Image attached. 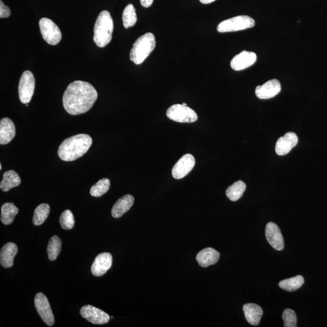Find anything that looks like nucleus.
I'll list each match as a JSON object with an SVG mask.
<instances>
[{
	"instance_id": "1",
	"label": "nucleus",
	"mask_w": 327,
	"mask_h": 327,
	"mask_svg": "<svg viewBox=\"0 0 327 327\" xmlns=\"http://www.w3.org/2000/svg\"><path fill=\"white\" fill-rule=\"evenodd\" d=\"M97 98V92L93 85L88 82L75 81L66 89L62 104L68 113L78 115L90 110Z\"/></svg>"
},
{
	"instance_id": "2",
	"label": "nucleus",
	"mask_w": 327,
	"mask_h": 327,
	"mask_svg": "<svg viewBox=\"0 0 327 327\" xmlns=\"http://www.w3.org/2000/svg\"><path fill=\"white\" fill-rule=\"evenodd\" d=\"M92 139L86 134H78L66 139L59 145L58 154L62 161H73L83 156L90 148Z\"/></svg>"
},
{
	"instance_id": "3",
	"label": "nucleus",
	"mask_w": 327,
	"mask_h": 327,
	"mask_svg": "<svg viewBox=\"0 0 327 327\" xmlns=\"http://www.w3.org/2000/svg\"><path fill=\"white\" fill-rule=\"evenodd\" d=\"M114 26L113 19L107 11H102L94 26V41L98 47L104 48L112 40Z\"/></svg>"
},
{
	"instance_id": "4",
	"label": "nucleus",
	"mask_w": 327,
	"mask_h": 327,
	"mask_svg": "<svg viewBox=\"0 0 327 327\" xmlns=\"http://www.w3.org/2000/svg\"><path fill=\"white\" fill-rule=\"evenodd\" d=\"M156 46V39L152 33L148 32L138 38L130 53V59L135 64H141L145 61Z\"/></svg>"
},
{
	"instance_id": "5",
	"label": "nucleus",
	"mask_w": 327,
	"mask_h": 327,
	"mask_svg": "<svg viewBox=\"0 0 327 327\" xmlns=\"http://www.w3.org/2000/svg\"><path fill=\"white\" fill-rule=\"evenodd\" d=\"M255 25L252 18L247 15L234 16L218 25L217 31L220 33L236 32L252 28Z\"/></svg>"
},
{
	"instance_id": "6",
	"label": "nucleus",
	"mask_w": 327,
	"mask_h": 327,
	"mask_svg": "<svg viewBox=\"0 0 327 327\" xmlns=\"http://www.w3.org/2000/svg\"><path fill=\"white\" fill-rule=\"evenodd\" d=\"M167 117L182 123H190L198 120V115L191 108L183 104H174L167 109Z\"/></svg>"
},
{
	"instance_id": "7",
	"label": "nucleus",
	"mask_w": 327,
	"mask_h": 327,
	"mask_svg": "<svg viewBox=\"0 0 327 327\" xmlns=\"http://www.w3.org/2000/svg\"><path fill=\"white\" fill-rule=\"evenodd\" d=\"M42 38L48 44L54 46L59 43L62 38L60 29L51 19L43 18L39 22Z\"/></svg>"
},
{
	"instance_id": "8",
	"label": "nucleus",
	"mask_w": 327,
	"mask_h": 327,
	"mask_svg": "<svg viewBox=\"0 0 327 327\" xmlns=\"http://www.w3.org/2000/svg\"><path fill=\"white\" fill-rule=\"evenodd\" d=\"M35 87V79L31 72H23L18 85L19 100L23 104H28L34 95Z\"/></svg>"
},
{
	"instance_id": "9",
	"label": "nucleus",
	"mask_w": 327,
	"mask_h": 327,
	"mask_svg": "<svg viewBox=\"0 0 327 327\" xmlns=\"http://www.w3.org/2000/svg\"><path fill=\"white\" fill-rule=\"evenodd\" d=\"M34 302L36 311L42 320L46 325L53 326L54 324L55 318L47 297L43 293H38L35 296Z\"/></svg>"
},
{
	"instance_id": "10",
	"label": "nucleus",
	"mask_w": 327,
	"mask_h": 327,
	"mask_svg": "<svg viewBox=\"0 0 327 327\" xmlns=\"http://www.w3.org/2000/svg\"><path fill=\"white\" fill-rule=\"evenodd\" d=\"M80 314L82 318L94 324H105L111 319L107 313L90 305L82 307L80 310Z\"/></svg>"
},
{
	"instance_id": "11",
	"label": "nucleus",
	"mask_w": 327,
	"mask_h": 327,
	"mask_svg": "<svg viewBox=\"0 0 327 327\" xmlns=\"http://www.w3.org/2000/svg\"><path fill=\"white\" fill-rule=\"evenodd\" d=\"M195 164V159L191 154L184 155L181 159L175 164L171 171L173 177L175 179L180 180L181 178L187 176Z\"/></svg>"
},
{
	"instance_id": "12",
	"label": "nucleus",
	"mask_w": 327,
	"mask_h": 327,
	"mask_svg": "<svg viewBox=\"0 0 327 327\" xmlns=\"http://www.w3.org/2000/svg\"><path fill=\"white\" fill-rule=\"evenodd\" d=\"M281 91V85L280 82L273 79L261 85H258L255 89L256 97L260 100H268L275 97Z\"/></svg>"
},
{
	"instance_id": "13",
	"label": "nucleus",
	"mask_w": 327,
	"mask_h": 327,
	"mask_svg": "<svg viewBox=\"0 0 327 327\" xmlns=\"http://www.w3.org/2000/svg\"><path fill=\"white\" fill-rule=\"evenodd\" d=\"M266 236L267 241L274 249L282 250L284 247V241L281 232L275 223L270 222L266 227Z\"/></svg>"
},
{
	"instance_id": "14",
	"label": "nucleus",
	"mask_w": 327,
	"mask_h": 327,
	"mask_svg": "<svg viewBox=\"0 0 327 327\" xmlns=\"http://www.w3.org/2000/svg\"><path fill=\"white\" fill-rule=\"evenodd\" d=\"M298 143V138L293 132H288L277 140L275 151L277 155L284 156L288 154Z\"/></svg>"
},
{
	"instance_id": "15",
	"label": "nucleus",
	"mask_w": 327,
	"mask_h": 327,
	"mask_svg": "<svg viewBox=\"0 0 327 327\" xmlns=\"http://www.w3.org/2000/svg\"><path fill=\"white\" fill-rule=\"evenodd\" d=\"M256 59L257 56L254 52L244 51L232 59L231 68L234 71H243L255 63Z\"/></svg>"
},
{
	"instance_id": "16",
	"label": "nucleus",
	"mask_w": 327,
	"mask_h": 327,
	"mask_svg": "<svg viewBox=\"0 0 327 327\" xmlns=\"http://www.w3.org/2000/svg\"><path fill=\"white\" fill-rule=\"evenodd\" d=\"M112 265V256L109 253H102L96 257L91 267V272L95 276H101L106 273Z\"/></svg>"
},
{
	"instance_id": "17",
	"label": "nucleus",
	"mask_w": 327,
	"mask_h": 327,
	"mask_svg": "<svg viewBox=\"0 0 327 327\" xmlns=\"http://www.w3.org/2000/svg\"><path fill=\"white\" fill-rule=\"evenodd\" d=\"M15 134V126L11 119L3 118L0 121V144H8L14 138Z\"/></svg>"
},
{
	"instance_id": "18",
	"label": "nucleus",
	"mask_w": 327,
	"mask_h": 327,
	"mask_svg": "<svg viewBox=\"0 0 327 327\" xmlns=\"http://www.w3.org/2000/svg\"><path fill=\"white\" fill-rule=\"evenodd\" d=\"M18 252V247L15 244L8 243L2 248L0 252V263L4 268H10L14 265V260Z\"/></svg>"
},
{
	"instance_id": "19",
	"label": "nucleus",
	"mask_w": 327,
	"mask_h": 327,
	"mask_svg": "<svg viewBox=\"0 0 327 327\" xmlns=\"http://www.w3.org/2000/svg\"><path fill=\"white\" fill-rule=\"evenodd\" d=\"M220 257V254L217 250L209 247L198 253L196 259L201 267L206 268L217 263Z\"/></svg>"
},
{
	"instance_id": "20",
	"label": "nucleus",
	"mask_w": 327,
	"mask_h": 327,
	"mask_svg": "<svg viewBox=\"0 0 327 327\" xmlns=\"http://www.w3.org/2000/svg\"><path fill=\"white\" fill-rule=\"evenodd\" d=\"M135 199L130 194H126L119 199L114 205L111 211L112 215L115 218H119L123 215L133 206Z\"/></svg>"
},
{
	"instance_id": "21",
	"label": "nucleus",
	"mask_w": 327,
	"mask_h": 327,
	"mask_svg": "<svg viewBox=\"0 0 327 327\" xmlns=\"http://www.w3.org/2000/svg\"><path fill=\"white\" fill-rule=\"evenodd\" d=\"M243 311L247 322L252 325H257L263 316V309L255 303H247L243 306Z\"/></svg>"
},
{
	"instance_id": "22",
	"label": "nucleus",
	"mask_w": 327,
	"mask_h": 327,
	"mask_svg": "<svg viewBox=\"0 0 327 327\" xmlns=\"http://www.w3.org/2000/svg\"><path fill=\"white\" fill-rule=\"evenodd\" d=\"M21 180L18 174L15 171L11 170L3 174V178L0 184V189L5 192L20 185Z\"/></svg>"
},
{
	"instance_id": "23",
	"label": "nucleus",
	"mask_w": 327,
	"mask_h": 327,
	"mask_svg": "<svg viewBox=\"0 0 327 327\" xmlns=\"http://www.w3.org/2000/svg\"><path fill=\"white\" fill-rule=\"evenodd\" d=\"M1 221L5 225H9L14 221L18 213V209L11 203H6L2 207Z\"/></svg>"
},
{
	"instance_id": "24",
	"label": "nucleus",
	"mask_w": 327,
	"mask_h": 327,
	"mask_svg": "<svg viewBox=\"0 0 327 327\" xmlns=\"http://www.w3.org/2000/svg\"><path fill=\"white\" fill-rule=\"evenodd\" d=\"M246 189V185L242 181L235 182L228 187L226 191V196L232 201L239 200Z\"/></svg>"
},
{
	"instance_id": "25",
	"label": "nucleus",
	"mask_w": 327,
	"mask_h": 327,
	"mask_svg": "<svg viewBox=\"0 0 327 327\" xmlns=\"http://www.w3.org/2000/svg\"><path fill=\"white\" fill-rule=\"evenodd\" d=\"M51 208L48 204H41L36 208L34 216H33V224L35 226H38L41 225L47 220L49 213H50Z\"/></svg>"
},
{
	"instance_id": "26",
	"label": "nucleus",
	"mask_w": 327,
	"mask_h": 327,
	"mask_svg": "<svg viewBox=\"0 0 327 327\" xmlns=\"http://www.w3.org/2000/svg\"><path fill=\"white\" fill-rule=\"evenodd\" d=\"M304 283V279L301 275H298L290 279L281 280L279 283L280 288L287 291V292H293L302 287Z\"/></svg>"
},
{
	"instance_id": "27",
	"label": "nucleus",
	"mask_w": 327,
	"mask_h": 327,
	"mask_svg": "<svg viewBox=\"0 0 327 327\" xmlns=\"http://www.w3.org/2000/svg\"><path fill=\"white\" fill-rule=\"evenodd\" d=\"M137 21L136 10L133 5H128L123 13V23L124 27L128 29L134 26Z\"/></svg>"
},
{
	"instance_id": "28",
	"label": "nucleus",
	"mask_w": 327,
	"mask_h": 327,
	"mask_svg": "<svg viewBox=\"0 0 327 327\" xmlns=\"http://www.w3.org/2000/svg\"><path fill=\"white\" fill-rule=\"evenodd\" d=\"M61 241L58 236H54L49 241L48 246L49 259L55 260L57 258L61 250Z\"/></svg>"
},
{
	"instance_id": "29",
	"label": "nucleus",
	"mask_w": 327,
	"mask_h": 327,
	"mask_svg": "<svg viewBox=\"0 0 327 327\" xmlns=\"http://www.w3.org/2000/svg\"><path fill=\"white\" fill-rule=\"evenodd\" d=\"M110 186V180L107 178H102L91 187L90 193L92 197H100L107 192Z\"/></svg>"
},
{
	"instance_id": "30",
	"label": "nucleus",
	"mask_w": 327,
	"mask_h": 327,
	"mask_svg": "<svg viewBox=\"0 0 327 327\" xmlns=\"http://www.w3.org/2000/svg\"><path fill=\"white\" fill-rule=\"evenodd\" d=\"M59 223L62 229L64 230L73 229L75 226V219L72 211L69 210L64 211L59 218Z\"/></svg>"
},
{
	"instance_id": "31",
	"label": "nucleus",
	"mask_w": 327,
	"mask_h": 327,
	"mask_svg": "<svg viewBox=\"0 0 327 327\" xmlns=\"http://www.w3.org/2000/svg\"><path fill=\"white\" fill-rule=\"evenodd\" d=\"M282 319L284 326H297V317L295 312L293 310L287 309L284 310L282 314Z\"/></svg>"
},
{
	"instance_id": "32",
	"label": "nucleus",
	"mask_w": 327,
	"mask_h": 327,
	"mask_svg": "<svg viewBox=\"0 0 327 327\" xmlns=\"http://www.w3.org/2000/svg\"><path fill=\"white\" fill-rule=\"evenodd\" d=\"M11 15V10L5 5L4 3L2 1H0V18H8Z\"/></svg>"
},
{
	"instance_id": "33",
	"label": "nucleus",
	"mask_w": 327,
	"mask_h": 327,
	"mask_svg": "<svg viewBox=\"0 0 327 327\" xmlns=\"http://www.w3.org/2000/svg\"><path fill=\"white\" fill-rule=\"evenodd\" d=\"M154 0H140L141 5L144 8H149L152 5Z\"/></svg>"
},
{
	"instance_id": "34",
	"label": "nucleus",
	"mask_w": 327,
	"mask_h": 327,
	"mask_svg": "<svg viewBox=\"0 0 327 327\" xmlns=\"http://www.w3.org/2000/svg\"><path fill=\"white\" fill-rule=\"evenodd\" d=\"M214 1H216V0H200V2L204 5L210 4V3H213Z\"/></svg>"
},
{
	"instance_id": "35",
	"label": "nucleus",
	"mask_w": 327,
	"mask_h": 327,
	"mask_svg": "<svg viewBox=\"0 0 327 327\" xmlns=\"http://www.w3.org/2000/svg\"><path fill=\"white\" fill-rule=\"evenodd\" d=\"M2 169V164H0V170Z\"/></svg>"
},
{
	"instance_id": "36",
	"label": "nucleus",
	"mask_w": 327,
	"mask_h": 327,
	"mask_svg": "<svg viewBox=\"0 0 327 327\" xmlns=\"http://www.w3.org/2000/svg\"><path fill=\"white\" fill-rule=\"evenodd\" d=\"M183 105H186V106H187V104L186 103H183Z\"/></svg>"
}]
</instances>
